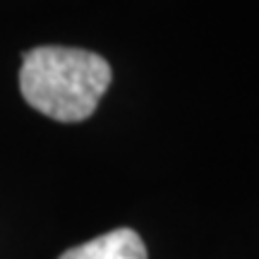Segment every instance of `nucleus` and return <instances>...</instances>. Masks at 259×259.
Returning a JSON list of instances; mask_svg holds the SVG:
<instances>
[{
	"label": "nucleus",
	"instance_id": "nucleus-1",
	"mask_svg": "<svg viewBox=\"0 0 259 259\" xmlns=\"http://www.w3.org/2000/svg\"><path fill=\"white\" fill-rule=\"evenodd\" d=\"M106 58L84 48L38 46L22 58L19 89L34 111L58 122L87 120L111 87Z\"/></svg>",
	"mask_w": 259,
	"mask_h": 259
},
{
	"label": "nucleus",
	"instance_id": "nucleus-2",
	"mask_svg": "<svg viewBox=\"0 0 259 259\" xmlns=\"http://www.w3.org/2000/svg\"><path fill=\"white\" fill-rule=\"evenodd\" d=\"M58 259H147V247L132 228H115L65 250Z\"/></svg>",
	"mask_w": 259,
	"mask_h": 259
}]
</instances>
